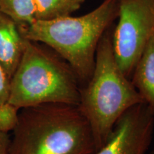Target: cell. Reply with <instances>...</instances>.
Returning a JSON list of instances; mask_svg holds the SVG:
<instances>
[{"label":"cell","instance_id":"obj_4","mask_svg":"<svg viewBox=\"0 0 154 154\" xmlns=\"http://www.w3.org/2000/svg\"><path fill=\"white\" fill-rule=\"evenodd\" d=\"M81 84L72 66L53 49L26 39L7 101L19 109L49 103L78 106Z\"/></svg>","mask_w":154,"mask_h":154},{"label":"cell","instance_id":"obj_13","mask_svg":"<svg viewBox=\"0 0 154 154\" xmlns=\"http://www.w3.org/2000/svg\"><path fill=\"white\" fill-rule=\"evenodd\" d=\"M10 134L0 132V154H8Z\"/></svg>","mask_w":154,"mask_h":154},{"label":"cell","instance_id":"obj_5","mask_svg":"<svg viewBox=\"0 0 154 154\" xmlns=\"http://www.w3.org/2000/svg\"><path fill=\"white\" fill-rule=\"evenodd\" d=\"M118 24L113 29L116 60L129 78L154 34V0H120Z\"/></svg>","mask_w":154,"mask_h":154},{"label":"cell","instance_id":"obj_6","mask_svg":"<svg viewBox=\"0 0 154 154\" xmlns=\"http://www.w3.org/2000/svg\"><path fill=\"white\" fill-rule=\"evenodd\" d=\"M154 131V114L146 103L126 111L96 154H146Z\"/></svg>","mask_w":154,"mask_h":154},{"label":"cell","instance_id":"obj_14","mask_svg":"<svg viewBox=\"0 0 154 154\" xmlns=\"http://www.w3.org/2000/svg\"><path fill=\"white\" fill-rule=\"evenodd\" d=\"M151 154H154V151H152L151 152Z\"/></svg>","mask_w":154,"mask_h":154},{"label":"cell","instance_id":"obj_1","mask_svg":"<svg viewBox=\"0 0 154 154\" xmlns=\"http://www.w3.org/2000/svg\"><path fill=\"white\" fill-rule=\"evenodd\" d=\"M89 123L78 106L49 103L19 111L8 154H96Z\"/></svg>","mask_w":154,"mask_h":154},{"label":"cell","instance_id":"obj_2","mask_svg":"<svg viewBox=\"0 0 154 154\" xmlns=\"http://www.w3.org/2000/svg\"><path fill=\"white\" fill-rule=\"evenodd\" d=\"M119 2L103 0L81 17L35 20L28 26H19L25 38L45 44L62 57L84 85L93 73L100 40L118 18Z\"/></svg>","mask_w":154,"mask_h":154},{"label":"cell","instance_id":"obj_10","mask_svg":"<svg viewBox=\"0 0 154 154\" xmlns=\"http://www.w3.org/2000/svg\"><path fill=\"white\" fill-rule=\"evenodd\" d=\"M0 11L16 22L19 26H26L36 20L34 0H0Z\"/></svg>","mask_w":154,"mask_h":154},{"label":"cell","instance_id":"obj_7","mask_svg":"<svg viewBox=\"0 0 154 154\" xmlns=\"http://www.w3.org/2000/svg\"><path fill=\"white\" fill-rule=\"evenodd\" d=\"M26 40L18 24L0 11V63L9 79L20 62Z\"/></svg>","mask_w":154,"mask_h":154},{"label":"cell","instance_id":"obj_8","mask_svg":"<svg viewBox=\"0 0 154 154\" xmlns=\"http://www.w3.org/2000/svg\"><path fill=\"white\" fill-rule=\"evenodd\" d=\"M131 80L154 114V34L140 55Z\"/></svg>","mask_w":154,"mask_h":154},{"label":"cell","instance_id":"obj_9","mask_svg":"<svg viewBox=\"0 0 154 154\" xmlns=\"http://www.w3.org/2000/svg\"><path fill=\"white\" fill-rule=\"evenodd\" d=\"M36 20H51L70 16L79 10L85 0H34Z\"/></svg>","mask_w":154,"mask_h":154},{"label":"cell","instance_id":"obj_12","mask_svg":"<svg viewBox=\"0 0 154 154\" xmlns=\"http://www.w3.org/2000/svg\"><path fill=\"white\" fill-rule=\"evenodd\" d=\"M10 79L0 63V104L8 101Z\"/></svg>","mask_w":154,"mask_h":154},{"label":"cell","instance_id":"obj_3","mask_svg":"<svg viewBox=\"0 0 154 154\" xmlns=\"http://www.w3.org/2000/svg\"><path fill=\"white\" fill-rule=\"evenodd\" d=\"M113 33L112 25L100 40L93 73L81 88L78 105L89 123L98 150L106 142L121 116L144 102L116 60Z\"/></svg>","mask_w":154,"mask_h":154},{"label":"cell","instance_id":"obj_11","mask_svg":"<svg viewBox=\"0 0 154 154\" xmlns=\"http://www.w3.org/2000/svg\"><path fill=\"white\" fill-rule=\"evenodd\" d=\"M19 109L9 101L0 104V132L9 134L15 129L19 121Z\"/></svg>","mask_w":154,"mask_h":154}]
</instances>
